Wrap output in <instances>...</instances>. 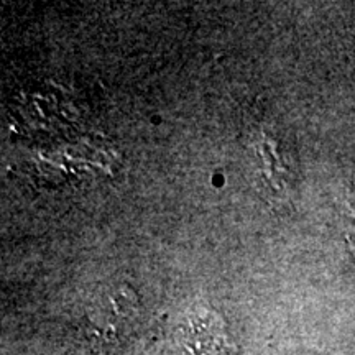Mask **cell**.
Returning a JSON list of instances; mask_svg holds the SVG:
<instances>
[{
	"label": "cell",
	"mask_w": 355,
	"mask_h": 355,
	"mask_svg": "<svg viewBox=\"0 0 355 355\" xmlns=\"http://www.w3.org/2000/svg\"><path fill=\"white\" fill-rule=\"evenodd\" d=\"M166 355H237V347L214 311H189L170 332Z\"/></svg>",
	"instance_id": "cell-1"
}]
</instances>
